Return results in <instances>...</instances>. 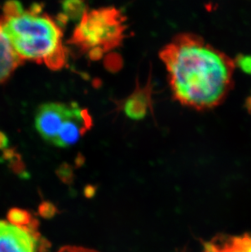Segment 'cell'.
I'll return each instance as SVG.
<instances>
[{"label": "cell", "mask_w": 251, "mask_h": 252, "mask_svg": "<svg viewBox=\"0 0 251 252\" xmlns=\"http://www.w3.org/2000/svg\"><path fill=\"white\" fill-rule=\"evenodd\" d=\"M175 97L183 105L208 109L229 90L232 66L223 53L197 38L183 36L161 53Z\"/></svg>", "instance_id": "cell-1"}, {"label": "cell", "mask_w": 251, "mask_h": 252, "mask_svg": "<svg viewBox=\"0 0 251 252\" xmlns=\"http://www.w3.org/2000/svg\"><path fill=\"white\" fill-rule=\"evenodd\" d=\"M0 27L15 53L26 60L59 70L66 64V49L59 23L40 4L24 8L17 0L2 5Z\"/></svg>", "instance_id": "cell-2"}, {"label": "cell", "mask_w": 251, "mask_h": 252, "mask_svg": "<svg viewBox=\"0 0 251 252\" xmlns=\"http://www.w3.org/2000/svg\"><path fill=\"white\" fill-rule=\"evenodd\" d=\"M126 19L116 7L86 11L74 30L71 42L93 60L118 48L125 38Z\"/></svg>", "instance_id": "cell-3"}, {"label": "cell", "mask_w": 251, "mask_h": 252, "mask_svg": "<svg viewBox=\"0 0 251 252\" xmlns=\"http://www.w3.org/2000/svg\"><path fill=\"white\" fill-rule=\"evenodd\" d=\"M38 220L30 226H18L0 220V252H42L47 243L38 231Z\"/></svg>", "instance_id": "cell-4"}, {"label": "cell", "mask_w": 251, "mask_h": 252, "mask_svg": "<svg viewBox=\"0 0 251 252\" xmlns=\"http://www.w3.org/2000/svg\"><path fill=\"white\" fill-rule=\"evenodd\" d=\"M76 103H47L38 108L34 124L38 133L46 141L54 144L62 126L74 114Z\"/></svg>", "instance_id": "cell-5"}, {"label": "cell", "mask_w": 251, "mask_h": 252, "mask_svg": "<svg viewBox=\"0 0 251 252\" xmlns=\"http://www.w3.org/2000/svg\"><path fill=\"white\" fill-rule=\"evenodd\" d=\"M202 252H251V233L216 236L204 242Z\"/></svg>", "instance_id": "cell-6"}, {"label": "cell", "mask_w": 251, "mask_h": 252, "mask_svg": "<svg viewBox=\"0 0 251 252\" xmlns=\"http://www.w3.org/2000/svg\"><path fill=\"white\" fill-rule=\"evenodd\" d=\"M22 63L0 27V84L7 81Z\"/></svg>", "instance_id": "cell-7"}, {"label": "cell", "mask_w": 251, "mask_h": 252, "mask_svg": "<svg viewBox=\"0 0 251 252\" xmlns=\"http://www.w3.org/2000/svg\"><path fill=\"white\" fill-rule=\"evenodd\" d=\"M150 99L149 91L145 88L135 91L124 105V111L126 116L130 119H141L146 115L150 107Z\"/></svg>", "instance_id": "cell-8"}, {"label": "cell", "mask_w": 251, "mask_h": 252, "mask_svg": "<svg viewBox=\"0 0 251 252\" xmlns=\"http://www.w3.org/2000/svg\"><path fill=\"white\" fill-rule=\"evenodd\" d=\"M62 7L65 15L64 19L82 17L86 10L85 0H63Z\"/></svg>", "instance_id": "cell-9"}, {"label": "cell", "mask_w": 251, "mask_h": 252, "mask_svg": "<svg viewBox=\"0 0 251 252\" xmlns=\"http://www.w3.org/2000/svg\"><path fill=\"white\" fill-rule=\"evenodd\" d=\"M7 220L18 226H30L34 223L37 220L33 216L25 210L13 208L10 210L7 215Z\"/></svg>", "instance_id": "cell-10"}, {"label": "cell", "mask_w": 251, "mask_h": 252, "mask_svg": "<svg viewBox=\"0 0 251 252\" xmlns=\"http://www.w3.org/2000/svg\"><path fill=\"white\" fill-rule=\"evenodd\" d=\"M236 65L242 73L251 77V54H243L237 57Z\"/></svg>", "instance_id": "cell-11"}, {"label": "cell", "mask_w": 251, "mask_h": 252, "mask_svg": "<svg viewBox=\"0 0 251 252\" xmlns=\"http://www.w3.org/2000/svg\"><path fill=\"white\" fill-rule=\"evenodd\" d=\"M55 212H56V208H55L53 205L51 204L49 202H44L39 207V212H40L41 216L45 217V218H49V217H52L55 214Z\"/></svg>", "instance_id": "cell-12"}, {"label": "cell", "mask_w": 251, "mask_h": 252, "mask_svg": "<svg viewBox=\"0 0 251 252\" xmlns=\"http://www.w3.org/2000/svg\"><path fill=\"white\" fill-rule=\"evenodd\" d=\"M57 252H97L96 251L91 250L88 248L80 247H64Z\"/></svg>", "instance_id": "cell-13"}]
</instances>
